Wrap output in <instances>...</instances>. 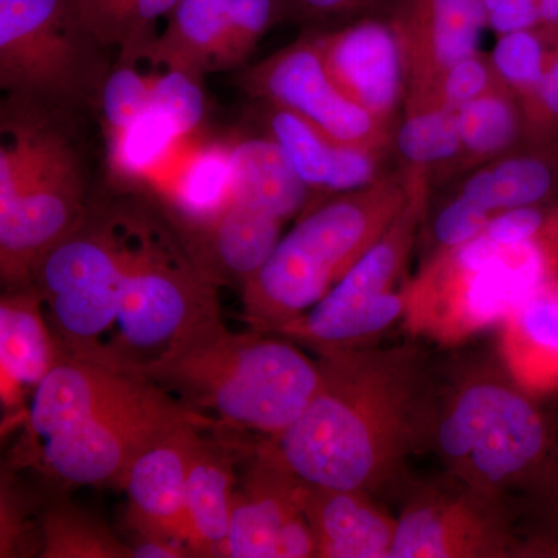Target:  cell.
Instances as JSON below:
<instances>
[{
    "instance_id": "8",
    "label": "cell",
    "mask_w": 558,
    "mask_h": 558,
    "mask_svg": "<svg viewBox=\"0 0 558 558\" xmlns=\"http://www.w3.org/2000/svg\"><path fill=\"white\" fill-rule=\"evenodd\" d=\"M143 209L137 202L89 207L39 260L32 284L64 357H100L119 315L121 279Z\"/></svg>"
},
{
    "instance_id": "13",
    "label": "cell",
    "mask_w": 558,
    "mask_h": 558,
    "mask_svg": "<svg viewBox=\"0 0 558 558\" xmlns=\"http://www.w3.org/2000/svg\"><path fill=\"white\" fill-rule=\"evenodd\" d=\"M242 87L267 105L288 109L348 145L391 148L395 128L349 100L326 70L314 35L304 36L242 75Z\"/></svg>"
},
{
    "instance_id": "5",
    "label": "cell",
    "mask_w": 558,
    "mask_h": 558,
    "mask_svg": "<svg viewBox=\"0 0 558 558\" xmlns=\"http://www.w3.org/2000/svg\"><path fill=\"white\" fill-rule=\"evenodd\" d=\"M53 109L10 100L0 130V277L32 286L39 260L87 211L78 154Z\"/></svg>"
},
{
    "instance_id": "4",
    "label": "cell",
    "mask_w": 558,
    "mask_h": 558,
    "mask_svg": "<svg viewBox=\"0 0 558 558\" xmlns=\"http://www.w3.org/2000/svg\"><path fill=\"white\" fill-rule=\"evenodd\" d=\"M429 449L481 494L527 492L558 449L556 398L521 388L502 363L464 371L440 381Z\"/></svg>"
},
{
    "instance_id": "34",
    "label": "cell",
    "mask_w": 558,
    "mask_h": 558,
    "mask_svg": "<svg viewBox=\"0 0 558 558\" xmlns=\"http://www.w3.org/2000/svg\"><path fill=\"white\" fill-rule=\"evenodd\" d=\"M138 58H120L108 76L100 94L102 124L108 137L116 134L150 108V73L140 72Z\"/></svg>"
},
{
    "instance_id": "28",
    "label": "cell",
    "mask_w": 558,
    "mask_h": 558,
    "mask_svg": "<svg viewBox=\"0 0 558 558\" xmlns=\"http://www.w3.org/2000/svg\"><path fill=\"white\" fill-rule=\"evenodd\" d=\"M76 21L101 49L120 50V58H142L157 38L161 17L179 0H70Z\"/></svg>"
},
{
    "instance_id": "3",
    "label": "cell",
    "mask_w": 558,
    "mask_h": 558,
    "mask_svg": "<svg viewBox=\"0 0 558 558\" xmlns=\"http://www.w3.org/2000/svg\"><path fill=\"white\" fill-rule=\"evenodd\" d=\"M424 180L399 168L368 189L304 209L241 289L248 328L275 333L312 310L398 219Z\"/></svg>"
},
{
    "instance_id": "2",
    "label": "cell",
    "mask_w": 558,
    "mask_h": 558,
    "mask_svg": "<svg viewBox=\"0 0 558 558\" xmlns=\"http://www.w3.org/2000/svg\"><path fill=\"white\" fill-rule=\"evenodd\" d=\"M134 376L145 377L190 409L264 438L286 432L319 385L318 360L278 333L231 332L222 317L186 333Z\"/></svg>"
},
{
    "instance_id": "27",
    "label": "cell",
    "mask_w": 558,
    "mask_h": 558,
    "mask_svg": "<svg viewBox=\"0 0 558 558\" xmlns=\"http://www.w3.org/2000/svg\"><path fill=\"white\" fill-rule=\"evenodd\" d=\"M457 121L462 174L506 156L527 140L523 105L506 87L459 108Z\"/></svg>"
},
{
    "instance_id": "10",
    "label": "cell",
    "mask_w": 558,
    "mask_h": 558,
    "mask_svg": "<svg viewBox=\"0 0 558 558\" xmlns=\"http://www.w3.org/2000/svg\"><path fill=\"white\" fill-rule=\"evenodd\" d=\"M101 50L70 0H0V86L10 100L53 110L100 101Z\"/></svg>"
},
{
    "instance_id": "29",
    "label": "cell",
    "mask_w": 558,
    "mask_h": 558,
    "mask_svg": "<svg viewBox=\"0 0 558 558\" xmlns=\"http://www.w3.org/2000/svg\"><path fill=\"white\" fill-rule=\"evenodd\" d=\"M182 135L159 110L149 108L126 128L108 137V165L117 183H153L165 170Z\"/></svg>"
},
{
    "instance_id": "14",
    "label": "cell",
    "mask_w": 558,
    "mask_h": 558,
    "mask_svg": "<svg viewBox=\"0 0 558 558\" xmlns=\"http://www.w3.org/2000/svg\"><path fill=\"white\" fill-rule=\"evenodd\" d=\"M223 557L310 558L315 543L301 508V481L264 438L250 446L238 481Z\"/></svg>"
},
{
    "instance_id": "19",
    "label": "cell",
    "mask_w": 558,
    "mask_h": 558,
    "mask_svg": "<svg viewBox=\"0 0 558 558\" xmlns=\"http://www.w3.org/2000/svg\"><path fill=\"white\" fill-rule=\"evenodd\" d=\"M301 508L318 558H389L396 519L374 495L301 483Z\"/></svg>"
},
{
    "instance_id": "22",
    "label": "cell",
    "mask_w": 558,
    "mask_h": 558,
    "mask_svg": "<svg viewBox=\"0 0 558 558\" xmlns=\"http://www.w3.org/2000/svg\"><path fill=\"white\" fill-rule=\"evenodd\" d=\"M499 357L521 388L558 396V277L532 293L499 325Z\"/></svg>"
},
{
    "instance_id": "7",
    "label": "cell",
    "mask_w": 558,
    "mask_h": 558,
    "mask_svg": "<svg viewBox=\"0 0 558 558\" xmlns=\"http://www.w3.org/2000/svg\"><path fill=\"white\" fill-rule=\"evenodd\" d=\"M218 289L178 231L143 209L119 315L97 363L128 374L145 368L202 323L220 317Z\"/></svg>"
},
{
    "instance_id": "26",
    "label": "cell",
    "mask_w": 558,
    "mask_h": 558,
    "mask_svg": "<svg viewBox=\"0 0 558 558\" xmlns=\"http://www.w3.org/2000/svg\"><path fill=\"white\" fill-rule=\"evenodd\" d=\"M234 191L263 202L282 219L301 215L312 202L311 190L269 135L231 143Z\"/></svg>"
},
{
    "instance_id": "38",
    "label": "cell",
    "mask_w": 558,
    "mask_h": 558,
    "mask_svg": "<svg viewBox=\"0 0 558 558\" xmlns=\"http://www.w3.org/2000/svg\"><path fill=\"white\" fill-rule=\"evenodd\" d=\"M0 556L22 557L40 553V527L27 519L28 510L20 492L2 478V505H0Z\"/></svg>"
},
{
    "instance_id": "42",
    "label": "cell",
    "mask_w": 558,
    "mask_h": 558,
    "mask_svg": "<svg viewBox=\"0 0 558 558\" xmlns=\"http://www.w3.org/2000/svg\"><path fill=\"white\" fill-rule=\"evenodd\" d=\"M126 542L131 558H185L193 557L189 546L175 539L154 537V535H132Z\"/></svg>"
},
{
    "instance_id": "6",
    "label": "cell",
    "mask_w": 558,
    "mask_h": 558,
    "mask_svg": "<svg viewBox=\"0 0 558 558\" xmlns=\"http://www.w3.org/2000/svg\"><path fill=\"white\" fill-rule=\"evenodd\" d=\"M558 277V231L521 244L483 233L425 259L405 282L402 325L414 339L457 347L501 325L542 286Z\"/></svg>"
},
{
    "instance_id": "35",
    "label": "cell",
    "mask_w": 558,
    "mask_h": 558,
    "mask_svg": "<svg viewBox=\"0 0 558 558\" xmlns=\"http://www.w3.org/2000/svg\"><path fill=\"white\" fill-rule=\"evenodd\" d=\"M501 87L490 57L476 51L446 70L422 109L458 110Z\"/></svg>"
},
{
    "instance_id": "18",
    "label": "cell",
    "mask_w": 558,
    "mask_h": 558,
    "mask_svg": "<svg viewBox=\"0 0 558 558\" xmlns=\"http://www.w3.org/2000/svg\"><path fill=\"white\" fill-rule=\"evenodd\" d=\"M64 359L35 286L7 289L0 300V398L27 417L40 381Z\"/></svg>"
},
{
    "instance_id": "24",
    "label": "cell",
    "mask_w": 558,
    "mask_h": 558,
    "mask_svg": "<svg viewBox=\"0 0 558 558\" xmlns=\"http://www.w3.org/2000/svg\"><path fill=\"white\" fill-rule=\"evenodd\" d=\"M236 0H179L168 25L143 51L150 65L202 73L220 70Z\"/></svg>"
},
{
    "instance_id": "40",
    "label": "cell",
    "mask_w": 558,
    "mask_h": 558,
    "mask_svg": "<svg viewBox=\"0 0 558 558\" xmlns=\"http://www.w3.org/2000/svg\"><path fill=\"white\" fill-rule=\"evenodd\" d=\"M289 3L304 20L354 22L389 11L392 0H289Z\"/></svg>"
},
{
    "instance_id": "23",
    "label": "cell",
    "mask_w": 558,
    "mask_h": 558,
    "mask_svg": "<svg viewBox=\"0 0 558 558\" xmlns=\"http://www.w3.org/2000/svg\"><path fill=\"white\" fill-rule=\"evenodd\" d=\"M154 186L168 205L179 234L208 226L233 197L231 143H208L194 148L172 168L171 178L161 179Z\"/></svg>"
},
{
    "instance_id": "11",
    "label": "cell",
    "mask_w": 558,
    "mask_h": 558,
    "mask_svg": "<svg viewBox=\"0 0 558 558\" xmlns=\"http://www.w3.org/2000/svg\"><path fill=\"white\" fill-rule=\"evenodd\" d=\"M183 424L222 425L138 377L120 398L28 447H33L36 468L53 480L75 486L120 487L131 462Z\"/></svg>"
},
{
    "instance_id": "32",
    "label": "cell",
    "mask_w": 558,
    "mask_h": 558,
    "mask_svg": "<svg viewBox=\"0 0 558 558\" xmlns=\"http://www.w3.org/2000/svg\"><path fill=\"white\" fill-rule=\"evenodd\" d=\"M556 35L557 25H538L527 31L508 33L498 36V43L488 54L502 86L517 95L521 102L537 90Z\"/></svg>"
},
{
    "instance_id": "17",
    "label": "cell",
    "mask_w": 558,
    "mask_h": 558,
    "mask_svg": "<svg viewBox=\"0 0 558 558\" xmlns=\"http://www.w3.org/2000/svg\"><path fill=\"white\" fill-rule=\"evenodd\" d=\"M218 427L179 425L131 462L120 483L128 497L130 534L175 539L189 546L186 480L191 453L201 429Z\"/></svg>"
},
{
    "instance_id": "16",
    "label": "cell",
    "mask_w": 558,
    "mask_h": 558,
    "mask_svg": "<svg viewBox=\"0 0 558 558\" xmlns=\"http://www.w3.org/2000/svg\"><path fill=\"white\" fill-rule=\"evenodd\" d=\"M330 78L341 92L395 128L407 100V68L391 22L371 16L314 35Z\"/></svg>"
},
{
    "instance_id": "20",
    "label": "cell",
    "mask_w": 558,
    "mask_h": 558,
    "mask_svg": "<svg viewBox=\"0 0 558 558\" xmlns=\"http://www.w3.org/2000/svg\"><path fill=\"white\" fill-rule=\"evenodd\" d=\"M451 193L492 216L506 209L558 204V142L527 138L506 156L457 179Z\"/></svg>"
},
{
    "instance_id": "21",
    "label": "cell",
    "mask_w": 558,
    "mask_h": 558,
    "mask_svg": "<svg viewBox=\"0 0 558 558\" xmlns=\"http://www.w3.org/2000/svg\"><path fill=\"white\" fill-rule=\"evenodd\" d=\"M197 433L186 480V531L194 557H223L236 492V454L244 447Z\"/></svg>"
},
{
    "instance_id": "37",
    "label": "cell",
    "mask_w": 558,
    "mask_h": 558,
    "mask_svg": "<svg viewBox=\"0 0 558 558\" xmlns=\"http://www.w3.org/2000/svg\"><path fill=\"white\" fill-rule=\"evenodd\" d=\"M524 495L527 499L529 556L558 557V449L548 468Z\"/></svg>"
},
{
    "instance_id": "41",
    "label": "cell",
    "mask_w": 558,
    "mask_h": 558,
    "mask_svg": "<svg viewBox=\"0 0 558 558\" xmlns=\"http://www.w3.org/2000/svg\"><path fill=\"white\" fill-rule=\"evenodd\" d=\"M486 25L498 36L538 27V0H486Z\"/></svg>"
},
{
    "instance_id": "15",
    "label": "cell",
    "mask_w": 558,
    "mask_h": 558,
    "mask_svg": "<svg viewBox=\"0 0 558 558\" xmlns=\"http://www.w3.org/2000/svg\"><path fill=\"white\" fill-rule=\"evenodd\" d=\"M407 68L403 112L424 108L447 69L478 51L486 0H392L389 17Z\"/></svg>"
},
{
    "instance_id": "9",
    "label": "cell",
    "mask_w": 558,
    "mask_h": 558,
    "mask_svg": "<svg viewBox=\"0 0 558 558\" xmlns=\"http://www.w3.org/2000/svg\"><path fill=\"white\" fill-rule=\"evenodd\" d=\"M429 190L428 180L418 183L409 205L376 244L312 310L275 333L326 355L376 347L381 333L402 323L405 282L399 281L417 245Z\"/></svg>"
},
{
    "instance_id": "1",
    "label": "cell",
    "mask_w": 558,
    "mask_h": 558,
    "mask_svg": "<svg viewBox=\"0 0 558 558\" xmlns=\"http://www.w3.org/2000/svg\"><path fill=\"white\" fill-rule=\"evenodd\" d=\"M318 365L310 405L267 442L301 483L376 495L432 444L440 380L413 343L318 355Z\"/></svg>"
},
{
    "instance_id": "39",
    "label": "cell",
    "mask_w": 558,
    "mask_h": 558,
    "mask_svg": "<svg viewBox=\"0 0 558 558\" xmlns=\"http://www.w3.org/2000/svg\"><path fill=\"white\" fill-rule=\"evenodd\" d=\"M521 105L526 117L527 138L558 142V25L556 40L537 90Z\"/></svg>"
},
{
    "instance_id": "30",
    "label": "cell",
    "mask_w": 558,
    "mask_h": 558,
    "mask_svg": "<svg viewBox=\"0 0 558 558\" xmlns=\"http://www.w3.org/2000/svg\"><path fill=\"white\" fill-rule=\"evenodd\" d=\"M267 106V135L284 150L293 170L311 190L314 202L326 199L344 143L328 137L310 121L288 109Z\"/></svg>"
},
{
    "instance_id": "25",
    "label": "cell",
    "mask_w": 558,
    "mask_h": 558,
    "mask_svg": "<svg viewBox=\"0 0 558 558\" xmlns=\"http://www.w3.org/2000/svg\"><path fill=\"white\" fill-rule=\"evenodd\" d=\"M391 153L400 170L440 183L462 175L457 110L435 108L403 112L391 135Z\"/></svg>"
},
{
    "instance_id": "33",
    "label": "cell",
    "mask_w": 558,
    "mask_h": 558,
    "mask_svg": "<svg viewBox=\"0 0 558 558\" xmlns=\"http://www.w3.org/2000/svg\"><path fill=\"white\" fill-rule=\"evenodd\" d=\"M154 68L156 72H150V108L167 116L185 138L201 126L205 117L201 75L175 68Z\"/></svg>"
},
{
    "instance_id": "12",
    "label": "cell",
    "mask_w": 558,
    "mask_h": 558,
    "mask_svg": "<svg viewBox=\"0 0 558 558\" xmlns=\"http://www.w3.org/2000/svg\"><path fill=\"white\" fill-rule=\"evenodd\" d=\"M527 556L526 539L505 498L481 494L449 478L411 492L396 519L389 558H495Z\"/></svg>"
},
{
    "instance_id": "31",
    "label": "cell",
    "mask_w": 558,
    "mask_h": 558,
    "mask_svg": "<svg viewBox=\"0 0 558 558\" xmlns=\"http://www.w3.org/2000/svg\"><path fill=\"white\" fill-rule=\"evenodd\" d=\"M43 558H131L124 539L70 499H54L40 515Z\"/></svg>"
},
{
    "instance_id": "43",
    "label": "cell",
    "mask_w": 558,
    "mask_h": 558,
    "mask_svg": "<svg viewBox=\"0 0 558 558\" xmlns=\"http://www.w3.org/2000/svg\"><path fill=\"white\" fill-rule=\"evenodd\" d=\"M542 25H558V0H538Z\"/></svg>"
},
{
    "instance_id": "36",
    "label": "cell",
    "mask_w": 558,
    "mask_h": 558,
    "mask_svg": "<svg viewBox=\"0 0 558 558\" xmlns=\"http://www.w3.org/2000/svg\"><path fill=\"white\" fill-rule=\"evenodd\" d=\"M490 219L492 215L486 209L449 191L446 199L440 202L429 218L427 258L475 240L486 229Z\"/></svg>"
}]
</instances>
